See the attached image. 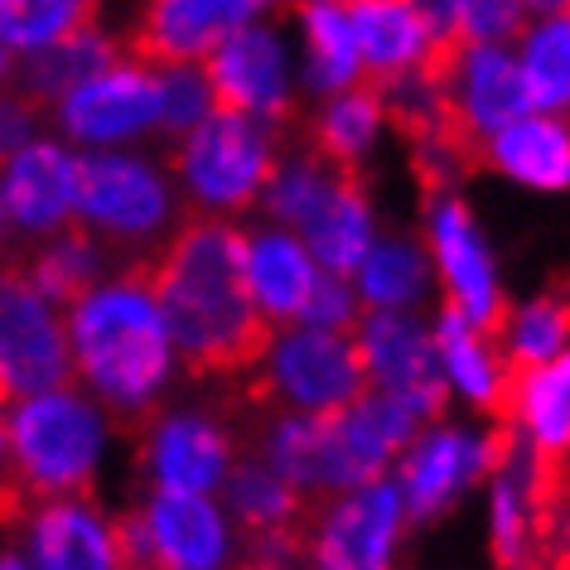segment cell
Here are the masks:
<instances>
[{
    "instance_id": "obj_1",
    "label": "cell",
    "mask_w": 570,
    "mask_h": 570,
    "mask_svg": "<svg viewBox=\"0 0 570 570\" xmlns=\"http://www.w3.org/2000/svg\"><path fill=\"white\" fill-rule=\"evenodd\" d=\"M169 344L198 377H227L262 363L276 324L252 301L247 237L218 213L189 218L146 266Z\"/></svg>"
},
{
    "instance_id": "obj_2",
    "label": "cell",
    "mask_w": 570,
    "mask_h": 570,
    "mask_svg": "<svg viewBox=\"0 0 570 570\" xmlns=\"http://www.w3.org/2000/svg\"><path fill=\"white\" fill-rule=\"evenodd\" d=\"M63 330L73 373L88 382L92 402L121 421H146L175 373V344H169L146 271L136 266L78 295L68 305Z\"/></svg>"
},
{
    "instance_id": "obj_3",
    "label": "cell",
    "mask_w": 570,
    "mask_h": 570,
    "mask_svg": "<svg viewBox=\"0 0 570 570\" xmlns=\"http://www.w3.org/2000/svg\"><path fill=\"white\" fill-rule=\"evenodd\" d=\"M6 445L35 503L45 498H92L97 464L107 450V416L92 396L49 387L0 406Z\"/></svg>"
},
{
    "instance_id": "obj_4",
    "label": "cell",
    "mask_w": 570,
    "mask_h": 570,
    "mask_svg": "<svg viewBox=\"0 0 570 570\" xmlns=\"http://www.w3.org/2000/svg\"><path fill=\"white\" fill-rule=\"evenodd\" d=\"M276 169L271 121L233 107H213L175 146V179L198 213H237L262 198Z\"/></svg>"
},
{
    "instance_id": "obj_5",
    "label": "cell",
    "mask_w": 570,
    "mask_h": 570,
    "mask_svg": "<svg viewBox=\"0 0 570 570\" xmlns=\"http://www.w3.org/2000/svg\"><path fill=\"white\" fill-rule=\"evenodd\" d=\"M169 218H175V189L146 155H126L117 146H92L78 155L73 223H82L92 237L136 247L160 237Z\"/></svg>"
},
{
    "instance_id": "obj_6",
    "label": "cell",
    "mask_w": 570,
    "mask_h": 570,
    "mask_svg": "<svg viewBox=\"0 0 570 570\" xmlns=\"http://www.w3.org/2000/svg\"><path fill=\"white\" fill-rule=\"evenodd\" d=\"M266 367V402H281L291 411H324L348 406L353 396L367 387L358 338L348 330H320V324H281V334H271L262 353Z\"/></svg>"
},
{
    "instance_id": "obj_7",
    "label": "cell",
    "mask_w": 570,
    "mask_h": 570,
    "mask_svg": "<svg viewBox=\"0 0 570 570\" xmlns=\"http://www.w3.org/2000/svg\"><path fill=\"white\" fill-rule=\"evenodd\" d=\"M68 382L73 353L59 305L35 291L20 262H0V406Z\"/></svg>"
},
{
    "instance_id": "obj_8",
    "label": "cell",
    "mask_w": 570,
    "mask_h": 570,
    "mask_svg": "<svg viewBox=\"0 0 570 570\" xmlns=\"http://www.w3.org/2000/svg\"><path fill=\"white\" fill-rule=\"evenodd\" d=\"M512 440H518L512 421H498V431L489 435H469V431H454V425H435L425 435H411L402 445V464H396L402 469L396 489H402L406 518L435 522L440 512H450V503L469 483L479 474H493L508 460Z\"/></svg>"
},
{
    "instance_id": "obj_9",
    "label": "cell",
    "mask_w": 570,
    "mask_h": 570,
    "mask_svg": "<svg viewBox=\"0 0 570 570\" xmlns=\"http://www.w3.org/2000/svg\"><path fill=\"white\" fill-rule=\"evenodd\" d=\"M435 82L445 97V131L460 155H474L489 131L532 111L518 53H508L503 45H464Z\"/></svg>"
},
{
    "instance_id": "obj_10",
    "label": "cell",
    "mask_w": 570,
    "mask_h": 570,
    "mask_svg": "<svg viewBox=\"0 0 570 570\" xmlns=\"http://www.w3.org/2000/svg\"><path fill=\"white\" fill-rule=\"evenodd\" d=\"M406 532V503L392 479H367L334 493L309 537V561L330 570H382L392 566Z\"/></svg>"
},
{
    "instance_id": "obj_11",
    "label": "cell",
    "mask_w": 570,
    "mask_h": 570,
    "mask_svg": "<svg viewBox=\"0 0 570 570\" xmlns=\"http://www.w3.org/2000/svg\"><path fill=\"white\" fill-rule=\"evenodd\" d=\"M363 373L373 387L402 396L421 421H435L450 402V382L440 373L435 338L411 309H367L358 324Z\"/></svg>"
},
{
    "instance_id": "obj_12",
    "label": "cell",
    "mask_w": 570,
    "mask_h": 570,
    "mask_svg": "<svg viewBox=\"0 0 570 570\" xmlns=\"http://www.w3.org/2000/svg\"><path fill=\"white\" fill-rule=\"evenodd\" d=\"M53 111H59L63 136H73L78 146H121V140L155 131V121H160V78L140 59H117L88 82H78L73 92H63Z\"/></svg>"
},
{
    "instance_id": "obj_13",
    "label": "cell",
    "mask_w": 570,
    "mask_h": 570,
    "mask_svg": "<svg viewBox=\"0 0 570 570\" xmlns=\"http://www.w3.org/2000/svg\"><path fill=\"white\" fill-rule=\"evenodd\" d=\"M204 73L218 107L247 111L262 121H285L291 111V53H285V39L262 20L242 24L223 45H213L204 53Z\"/></svg>"
},
{
    "instance_id": "obj_14",
    "label": "cell",
    "mask_w": 570,
    "mask_h": 570,
    "mask_svg": "<svg viewBox=\"0 0 570 570\" xmlns=\"http://www.w3.org/2000/svg\"><path fill=\"white\" fill-rule=\"evenodd\" d=\"M431 262H435V276L445 281L450 291V305L474 324L479 334L498 338L508 320V305H503V291H498V266H493V252L483 233L469 218V208L460 198H435L431 208Z\"/></svg>"
},
{
    "instance_id": "obj_15",
    "label": "cell",
    "mask_w": 570,
    "mask_h": 570,
    "mask_svg": "<svg viewBox=\"0 0 570 570\" xmlns=\"http://www.w3.org/2000/svg\"><path fill=\"white\" fill-rule=\"evenodd\" d=\"M281 0H146L131 35L140 63H189L223 45L233 30L262 20Z\"/></svg>"
},
{
    "instance_id": "obj_16",
    "label": "cell",
    "mask_w": 570,
    "mask_h": 570,
    "mask_svg": "<svg viewBox=\"0 0 570 570\" xmlns=\"http://www.w3.org/2000/svg\"><path fill=\"white\" fill-rule=\"evenodd\" d=\"M73 169L78 155H68L59 140H24L0 165V213L10 227L30 237L59 233L73 223Z\"/></svg>"
},
{
    "instance_id": "obj_17",
    "label": "cell",
    "mask_w": 570,
    "mask_h": 570,
    "mask_svg": "<svg viewBox=\"0 0 570 570\" xmlns=\"http://www.w3.org/2000/svg\"><path fill=\"white\" fill-rule=\"evenodd\" d=\"M233 464V435L208 411H169L150 421L146 435V474L155 489L213 493Z\"/></svg>"
},
{
    "instance_id": "obj_18",
    "label": "cell",
    "mask_w": 570,
    "mask_h": 570,
    "mask_svg": "<svg viewBox=\"0 0 570 570\" xmlns=\"http://www.w3.org/2000/svg\"><path fill=\"white\" fill-rule=\"evenodd\" d=\"M140 512H146V527L155 537V556L169 570H218L237 556L233 518L208 493L155 489Z\"/></svg>"
},
{
    "instance_id": "obj_19",
    "label": "cell",
    "mask_w": 570,
    "mask_h": 570,
    "mask_svg": "<svg viewBox=\"0 0 570 570\" xmlns=\"http://www.w3.org/2000/svg\"><path fill=\"white\" fill-rule=\"evenodd\" d=\"M16 547H24L30 566H49V570L121 566L111 522L102 518V508L92 498H45V503H35Z\"/></svg>"
},
{
    "instance_id": "obj_20",
    "label": "cell",
    "mask_w": 570,
    "mask_h": 570,
    "mask_svg": "<svg viewBox=\"0 0 570 570\" xmlns=\"http://www.w3.org/2000/svg\"><path fill=\"white\" fill-rule=\"evenodd\" d=\"M483 160L503 169L508 179L527 184V189L561 194L570 189V126L551 111H522V117L503 121L498 131L483 136Z\"/></svg>"
},
{
    "instance_id": "obj_21",
    "label": "cell",
    "mask_w": 570,
    "mask_h": 570,
    "mask_svg": "<svg viewBox=\"0 0 570 570\" xmlns=\"http://www.w3.org/2000/svg\"><path fill=\"white\" fill-rule=\"evenodd\" d=\"M498 421H512L537 450L570 454V344L541 363L508 367Z\"/></svg>"
},
{
    "instance_id": "obj_22",
    "label": "cell",
    "mask_w": 570,
    "mask_h": 570,
    "mask_svg": "<svg viewBox=\"0 0 570 570\" xmlns=\"http://www.w3.org/2000/svg\"><path fill=\"white\" fill-rule=\"evenodd\" d=\"M315 276H320V266L301 242V233L276 223V227H262L256 237H247V285H252V301L266 315V324H276V330L281 324H295Z\"/></svg>"
},
{
    "instance_id": "obj_23",
    "label": "cell",
    "mask_w": 570,
    "mask_h": 570,
    "mask_svg": "<svg viewBox=\"0 0 570 570\" xmlns=\"http://www.w3.org/2000/svg\"><path fill=\"white\" fill-rule=\"evenodd\" d=\"M301 242L309 247L320 271H338V276H353V266L363 262V252L377 242V223H373V204H367L358 169H344L334 179V189L320 198V208L295 227Z\"/></svg>"
},
{
    "instance_id": "obj_24",
    "label": "cell",
    "mask_w": 570,
    "mask_h": 570,
    "mask_svg": "<svg viewBox=\"0 0 570 570\" xmlns=\"http://www.w3.org/2000/svg\"><path fill=\"white\" fill-rule=\"evenodd\" d=\"M111 63H117V39L97 20V24H82V30L53 39V45L30 49L20 68H10V78H16V92L24 102L45 111L59 102L63 92H73L78 82H88L92 73H102Z\"/></svg>"
},
{
    "instance_id": "obj_25",
    "label": "cell",
    "mask_w": 570,
    "mask_h": 570,
    "mask_svg": "<svg viewBox=\"0 0 570 570\" xmlns=\"http://www.w3.org/2000/svg\"><path fill=\"white\" fill-rule=\"evenodd\" d=\"M344 10L358 39V59L373 78L431 63V30H425L416 0H344Z\"/></svg>"
},
{
    "instance_id": "obj_26",
    "label": "cell",
    "mask_w": 570,
    "mask_h": 570,
    "mask_svg": "<svg viewBox=\"0 0 570 570\" xmlns=\"http://www.w3.org/2000/svg\"><path fill=\"white\" fill-rule=\"evenodd\" d=\"M435 358H440V373L460 396H469L474 406H489V411H503V392H508V358L489 353V334H479L460 309L445 305L435 320Z\"/></svg>"
},
{
    "instance_id": "obj_27",
    "label": "cell",
    "mask_w": 570,
    "mask_h": 570,
    "mask_svg": "<svg viewBox=\"0 0 570 570\" xmlns=\"http://www.w3.org/2000/svg\"><path fill=\"white\" fill-rule=\"evenodd\" d=\"M435 285V262L431 252H421L416 242L387 237L373 242L363 252V262L353 266V291L367 309H416L431 301Z\"/></svg>"
},
{
    "instance_id": "obj_28",
    "label": "cell",
    "mask_w": 570,
    "mask_h": 570,
    "mask_svg": "<svg viewBox=\"0 0 570 570\" xmlns=\"http://www.w3.org/2000/svg\"><path fill=\"white\" fill-rule=\"evenodd\" d=\"M334 425H338V435H344V445L353 450V460H358L367 474H382V469L402 454L406 440L421 431V416L402 396H392L382 387L377 392L363 387L348 406L334 411Z\"/></svg>"
},
{
    "instance_id": "obj_29",
    "label": "cell",
    "mask_w": 570,
    "mask_h": 570,
    "mask_svg": "<svg viewBox=\"0 0 570 570\" xmlns=\"http://www.w3.org/2000/svg\"><path fill=\"white\" fill-rule=\"evenodd\" d=\"M107 242L92 237L82 223H63L59 233H45V242L30 252V262H24V276L35 281V291L53 301L59 309H68L78 301V295H88L97 276H102L107 266Z\"/></svg>"
},
{
    "instance_id": "obj_30",
    "label": "cell",
    "mask_w": 570,
    "mask_h": 570,
    "mask_svg": "<svg viewBox=\"0 0 570 570\" xmlns=\"http://www.w3.org/2000/svg\"><path fill=\"white\" fill-rule=\"evenodd\" d=\"M301 30H305V88L309 92H338L358 82L363 59L353 39L344 0H301Z\"/></svg>"
},
{
    "instance_id": "obj_31",
    "label": "cell",
    "mask_w": 570,
    "mask_h": 570,
    "mask_svg": "<svg viewBox=\"0 0 570 570\" xmlns=\"http://www.w3.org/2000/svg\"><path fill=\"white\" fill-rule=\"evenodd\" d=\"M218 489L227 498V518H233L242 532H271V527L301 522L305 498L295 493L266 460H233Z\"/></svg>"
},
{
    "instance_id": "obj_32",
    "label": "cell",
    "mask_w": 570,
    "mask_h": 570,
    "mask_svg": "<svg viewBox=\"0 0 570 570\" xmlns=\"http://www.w3.org/2000/svg\"><path fill=\"white\" fill-rule=\"evenodd\" d=\"M518 68H522L532 111L566 117L570 111V16H537V24H522Z\"/></svg>"
},
{
    "instance_id": "obj_33",
    "label": "cell",
    "mask_w": 570,
    "mask_h": 570,
    "mask_svg": "<svg viewBox=\"0 0 570 570\" xmlns=\"http://www.w3.org/2000/svg\"><path fill=\"white\" fill-rule=\"evenodd\" d=\"M382 121H387V107H382L377 88L348 82V88L330 92V102H324L320 121H315V146L324 160H334L338 169H358L363 155L377 146Z\"/></svg>"
},
{
    "instance_id": "obj_34",
    "label": "cell",
    "mask_w": 570,
    "mask_h": 570,
    "mask_svg": "<svg viewBox=\"0 0 570 570\" xmlns=\"http://www.w3.org/2000/svg\"><path fill=\"white\" fill-rule=\"evenodd\" d=\"M102 20V0H0V39L30 53Z\"/></svg>"
},
{
    "instance_id": "obj_35",
    "label": "cell",
    "mask_w": 570,
    "mask_h": 570,
    "mask_svg": "<svg viewBox=\"0 0 570 570\" xmlns=\"http://www.w3.org/2000/svg\"><path fill=\"white\" fill-rule=\"evenodd\" d=\"M489 537H493V561L498 566H532L537 561V522H532V498L512 464L493 469V493H489Z\"/></svg>"
},
{
    "instance_id": "obj_36",
    "label": "cell",
    "mask_w": 570,
    "mask_h": 570,
    "mask_svg": "<svg viewBox=\"0 0 570 570\" xmlns=\"http://www.w3.org/2000/svg\"><path fill=\"white\" fill-rule=\"evenodd\" d=\"M344 175L334 160H324V155H301V160H276V169H271L266 179V213L276 218L281 227H301L309 213L320 208V198L334 189V179Z\"/></svg>"
},
{
    "instance_id": "obj_37",
    "label": "cell",
    "mask_w": 570,
    "mask_h": 570,
    "mask_svg": "<svg viewBox=\"0 0 570 570\" xmlns=\"http://www.w3.org/2000/svg\"><path fill=\"white\" fill-rule=\"evenodd\" d=\"M262 460L309 503L315 498V464H320V416H309V411L276 416L262 440Z\"/></svg>"
},
{
    "instance_id": "obj_38",
    "label": "cell",
    "mask_w": 570,
    "mask_h": 570,
    "mask_svg": "<svg viewBox=\"0 0 570 570\" xmlns=\"http://www.w3.org/2000/svg\"><path fill=\"white\" fill-rule=\"evenodd\" d=\"M503 358L508 367H527V363H541L551 353H561L570 344V301H532L522 305L518 315L503 320Z\"/></svg>"
},
{
    "instance_id": "obj_39",
    "label": "cell",
    "mask_w": 570,
    "mask_h": 570,
    "mask_svg": "<svg viewBox=\"0 0 570 570\" xmlns=\"http://www.w3.org/2000/svg\"><path fill=\"white\" fill-rule=\"evenodd\" d=\"M155 68V78H160V131L169 136H184L189 126H198L208 117L213 107V88H208V73H204V63L189 59V63H150Z\"/></svg>"
},
{
    "instance_id": "obj_40",
    "label": "cell",
    "mask_w": 570,
    "mask_h": 570,
    "mask_svg": "<svg viewBox=\"0 0 570 570\" xmlns=\"http://www.w3.org/2000/svg\"><path fill=\"white\" fill-rule=\"evenodd\" d=\"M527 24L522 0H454V39L464 45H508Z\"/></svg>"
},
{
    "instance_id": "obj_41",
    "label": "cell",
    "mask_w": 570,
    "mask_h": 570,
    "mask_svg": "<svg viewBox=\"0 0 570 570\" xmlns=\"http://www.w3.org/2000/svg\"><path fill=\"white\" fill-rule=\"evenodd\" d=\"M358 305L363 301H358V291H353L348 276H338V271H320L295 320L320 324V330H353V324H358Z\"/></svg>"
},
{
    "instance_id": "obj_42",
    "label": "cell",
    "mask_w": 570,
    "mask_h": 570,
    "mask_svg": "<svg viewBox=\"0 0 570 570\" xmlns=\"http://www.w3.org/2000/svg\"><path fill=\"white\" fill-rule=\"evenodd\" d=\"M39 107H30L20 92H0V165L16 155L24 140H35Z\"/></svg>"
},
{
    "instance_id": "obj_43",
    "label": "cell",
    "mask_w": 570,
    "mask_h": 570,
    "mask_svg": "<svg viewBox=\"0 0 570 570\" xmlns=\"http://www.w3.org/2000/svg\"><path fill=\"white\" fill-rule=\"evenodd\" d=\"M527 16H570V0H522Z\"/></svg>"
},
{
    "instance_id": "obj_44",
    "label": "cell",
    "mask_w": 570,
    "mask_h": 570,
    "mask_svg": "<svg viewBox=\"0 0 570 570\" xmlns=\"http://www.w3.org/2000/svg\"><path fill=\"white\" fill-rule=\"evenodd\" d=\"M10 68H16V63H10V45L0 39V82H10Z\"/></svg>"
}]
</instances>
